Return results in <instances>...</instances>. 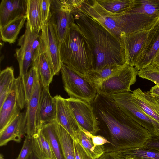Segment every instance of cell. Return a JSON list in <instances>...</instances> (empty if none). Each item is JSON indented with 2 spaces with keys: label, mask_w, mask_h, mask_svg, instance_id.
I'll list each match as a JSON object with an SVG mask.
<instances>
[{
  "label": "cell",
  "mask_w": 159,
  "mask_h": 159,
  "mask_svg": "<svg viewBox=\"0 0 159 159\" xmlns=\"http://www.w3.org/2000/svg\"><path fill=\"white\" fill-rule=\"evenodd\" d=\"M100 131L110 142L105 152H120L143 148L151 136L150 132L129 117L109 96L97 93L90 103Z\"/></svg>",
  "instance_id": "obj_1"
},
{
  "label": "cell",
  "mask_w": 159,
  "mask_h": 159,
  "mask_svg": "<svg viewBox=\"0 0 159 159\" xmlns=\"http://www.w3.org/2000/svg\"><path fill=\"white\" fill-rule=\"evenodd\" d=\"M75 23L86 38L92 54V70L126 63L122 43L98 21L77 9L72 11Z\"/></svg>",
  "instance_id": "obj_2"
},
{
  "label": "cell",
  "mask_w": 159,
  "mask_h": 159,
  "mask_svg": "<svg viewBox=\"0 0 159 159\" xmlns=\"http://www.w3.org/2000/svg\"><path fill=\"white\" fill-rule=\"evenodd\" d=\"M62 63L84 76L92 70V58L87 41L75 23L60 43Z\"/></svg>",
  "instance_id": "obj_3"
},
{
  "label": "cell",
  "mask_w": 159,
  "mask_h": 159,
  "mask_svg": "<svg viewBox=\"0 0 159 159\" xmlns=\"http://www.w3.org/2000/svg\"><path fill=\"white\" fill-rule=\"evenodd\" d=\"M123 16L125 33L149 30L159 20V0H134Z\"/></svg>",
  "instance_id": "obj_4"
},
{
  "label": "cell",
  "mask_w": 159,
  "mask_h": 159,
  "mask_svg": "<svg viewBox=\"0 0 159 159\" xmlns=\"http://www.w3.org/2000/svg\"><path fill=\"white\" fill-rule=\"evenodd\" d=\"M60 72L64 90L70 98L90 103L97 94L95 86L84 76L63 63Z\"/></svg>",
  "instance_id": "obj_5"
},
{
  "label": "cell",
  "mask_w": 159,
  "mask_h": 159,
  "mask_svg": "<svg viewBox=\"0 0 159 159\" xmlns=\"http://www.w3.org/2000/svg\"><path fill=\"white\" fill-rule=\"evenodd\" d=\"M40 33L31 31L26 21L25 32L18 40L17 45L20 47L16 49L14 54L19 64V76L21 79L26 74L29 67L40 53Z\"/></svg>",
  "instance_id": "obj_6"
},
{
  "label": "cell",
  "mask_w": 159,
  "mask_h": 159,
  "mask_svg": "<svg viewBox=\"0 0 159 159\" xmlns=\"http://www.w3.org/2000/svg\"><path fill=\"white\" fill-rule=\"evenodd\" d=\"M139 70L125 63L115 74L95 86L97 93L110 95L131 91V86L136 81Z\"/></svg>",
  "instance_id": "obj_7"
},
{
  "label": "cell",
  "mask_w": 159,
  "mask_h": 159,
  "mask_svg": "<svg viewBox=\"0 0 159 159\" xmlns=\"http://www.w3.org/2000/svg\"><path fill=\"white\" fill-rule=\"evenodd\" d=\"M131 94L130 92H126L108 96L114 99L125 114L148 130L151 136H159V122L136 105L132 101Z\"/></svg>",
  "instance_id": "obj_8"
},
{
  "label": "cell",
  "mask_w": 159,
  "mask_h": 159,
  "mask_svg": "<svg viewBox=\"0 0 159 159\" xmlns=\"http://www.w3.org/2000/svg\"><path fill=\"white\" fill-rule=\"evenodd\" d=\"M60 43L55 27L49 21L41 28L40 52L45 56L54 75L59 74L63 64L60 55Z\"/></svg>",
  "instance_id": "obj_9"
},
{
  "label": "cell",
  "mask_w": 159,
  "mask_h": 159,
  "mask_svg": "<svg viewBox=\"0 0 159 159\" xmlns=\"http://www.w3.org/2000/svg\"><path fill=\"white\" fill-rule=\"evenodd\" d=\"M26 105L20 77L15 78L12 89L0 107V132L20 113Z\"/></svg>",
  "instance_id": "obj_10"
},
{
  "label": "cell",
  "mask_w": 159,
  "mask_h": 159,
  "mask_svg": "<svg viewBox=\"0 0 159 159\" xmlns=\"http://www.w3.org/2000/svg\"><path fill=\"white\" fill-rule=\"evenodd\" d=\"M49 21L54 26L60 43L75 23L73 13L65 0H52Z\"/></svg>",
  "instance_id": "obj_11"
},
{
  "label": "cell",
  "mask_w": 159,
  "mask_h": 159,
  "mask_svg": "<svg viewBox=\"0 0 159 159\" xmlns=\"http://www.w3.org/2000/svg\"><path fill=\"white\" fill-rule=\"evenodd\" d=\"M66 99L81 129L96 135L100 129L90 104L80 99L70 98Z\"/></svg>",
  "instance_id": "obj_12"
},
{
  "label": "cell",
  "mask_w": 159,
  "mask_h": 159,
  "mask_svg": "<svg viewBox=\"0 0 159 159\" xmlns=\"http://www.w3.org/2000/svg\"><path fill=\"white\" fill-rule=\"evenodd\" d=\"M149 30L123 33L120 35V39L123 45L127 64L134 67L144 47Z\"/></svg>",
  "instance_id": "obj_13"
},
{
  "label": "cell",
  "mask_w": 159,
  "mask_h": 159,
  "mask_svg": "<svg viewBox=\"0 0 159 159\" xmlns=\"http://www.w3.org/2000/svg\"><path fill=\"white\" fill-rule=\"evenodd\" d=\"M56 101L51 96L49 88L43 87L36 117L38 132L44 125L56 120Z\"/></svg>",
  "instance_id": "obj_14"
},
{
  "label": "cell",
  "mask_w": 159,
  "mask_h": 159,
  "mask_svg": "<svg viewBox=\"0 0 159 159\" xmlns=\"http://www.w3.org/2000/svg\"><path fill=\"white\" fill-rule=\"evenodd\" d=\"M159 49V20L149 30L147 40L134 67L139 70L151 65Z\"/></svg>",
  "instance_id": "obj_15"
},
{
  "label": "cell",
  "mask_w": 159,
  "mask_h": 159,
  "mask_svg": "<svg viewBox=\"0 0 159 159\" xmlns=\"http://www.w3.org/2000/svg\"><path fill=\"white\" fill-rule=\"evenodd\" d=\"M53 97L57 106L56 120L73 139L75 134L80 128L69 106L66 99L58 94Z\"/></svg>",
  "instance_id": "obj_16"
},
{
  "label": "cell",
  "mask_w": 159,
  "mask_h": 159,
  "mask_svg": "<svg viewBox=\"0 0 159 159\" xmlns=\"http://www.w3.org/2000/svg\"><path fill=\"white\" fill-rule=\"evenodd\" d=\"M42 87L38 72L35 87L32 95L30 100L26 102V135L31 137H32L38 132L36 117Z\"/></svg>",
  "instance_id": "obj_17"
},
{
  "label": "cell",
  "mask_w": 159,
  "mask_h": 159,
  "mask_svg": "<svg viewBox=\"0 0 159 159\" xmlns=\"http://www.w3.org/2000/svg\"><path fill=\"white\" fill-rule=\"evenodd\" d=\"M25 112L20 113L0 132V146L6 145L10 141L20 142L26 134Z\"/></svg>",
  "instance_id": "obj_18"
},
{
  "label": "cell",
  "mask_w": 159,
  "mask_h": 159,
  "mask_svg": "<svg viewBox=\"0 0 159 159\" xmlns=\"http://www.w3.org/2000/svg\"><path fill=\"white\" fill-rule=\"evenodd\" d=\"M131 99L147 115L159 122V103L149 91H143L138 88L132 92Z\"/></svg>",
  "instance_id": "obj_19"
},
{
  "label": "cell",
  "mask_w": 159,
  "mask_h": 159,
  "mask_svg": "<svg viewBox=\"0 0 159 159\" xmlns=\"http://www.w3.org/2000/svg\"><path fill=\"white\" fill-rule=\"evenodd\" d=\"M26 0H2L0 4V28L15 18L25 15Z\"/></svg>",
  "instance_id": "obj_20"
},
{
  "label": "cell",
  "mask_w": 159,
  "mask_h": 159,
  "mask_svg": "<svg viewBox=\"0 0 159 159\" xmlns=\"http://www.w3.org/2000/svg\"><path fill=\"white\" fill-rule=\"evenodd\" d=\"M57 122L54 120L44 125L40 131L48 140L56 159H65L57 131Z\"/></svg>",
  "instance_id": "obj_21"
},
{
  "label": "cell",
  "mask_w": 159,
  "mask_h": 159,
  "mask_svg": "<svg viewBox=\"0 0 159 159\" xmlns=\"http://www.w3.org/2000/svg\"><path fill=\"white\" fill-rule=\"evenodd\" d=\"M26 20V15L17 17L0 28L1 39L9 44L15 43Z\"/></svg>",
  "instance_id": "obj_22"
},
{
  "label": "cell",
  "mask_w": 159,
  "mask_h": 159,
  "mask_svg": "<svg viewBox=\"0 0 159 159\" xmlns=\"http://www.w3.org/2000/svg\"><path fill=\"white\" fill-rule=\"evenodd\" d=\"M89 133L80 128L75 134L73 139L82 146L93 159H96L105 152V146H95Z\"/></svg>",
  "instance_id": "obj_23"
},
{
  "label": "cell",
  "mask_w": 159,
  "mask_h": 159,
  "mask_svg": "<svg viewBox=\"0 0 159 159\" xmlns=\"http://www.w3.org/2000/svg\"><path fill=\"white\" fill-rule=\"evenodd\" d=\"M26 21L31 31L39 33L42 28L40 11V0H26Z\"/></svg>",
  "instance_id": "obj_24"
},
{
  "label": "cell",
  "mask_w": 159,
  "mask_h": 159,
  "mask_svg": "<svg viewBox=\"0 0 159 159\" xmlns=\"http://www.w3.org/2000/svg\"><path fill=\"white\" fill-rule=\"evenodd\" d=\"M32 146L40 159H56L48 140L40 131L32 136Z\"/></svg>",
  "instance_id": "obj_25"
},
{
  "label": "cell",
  "mask_w": 159,
  "mask_h": 159,
  "mask_svg": "<svg viewBox=\"0 0 159 159\" xmlns=\"http://www.w3.org/2000/svg\"><path fill=\"white\" fill-rule=\"evenodd\" d=\"M33 64L37 68L43 87L49 88L55 75L45 55L43 53H40Z\"/></svg>",
  "instance_id": "obj_26"
},
{
  "label": "cell",
  "mask_w": 159,
  "mask_h": 159,
  "mask_svg": "<svg viewBox=\"0 0 159 159\" xmlns=\"http://www.w3.org/2000/svg\"><path fill=\"white\" fill-rule=\"evenodd\" d=\"M124 65H109L98 70H91L84 77L95 87L113 75Z\"/></svg>",
  "instance_id": "obj_27"
},
{
  "label": "cell",
  "mask_w": 159,
  "mask_h": 159,
  "mask_svg": "<svg viewBox=\"0 0 159 159\" xmlns=\"http://www.w3.org/2000/svg\"><path fill=\"white\" fill-rule=\"evenodd\" d=\"M15 78L12 66L8 67L0 74V107L11 90Z\"/></svg>",
  "instance_id": "obj_28"
},
{
  "label": "cell",
  "mask_w": 159,
  "mask_h": 159,
  "mask_svg": "<svg viewBox=\"0 0 159 159\" xmlns=\"http://www.w3.org/2000/svg\"><path fill=\"white\" fill-rule=\"evenodd\" d=\"M56 129L65 159H75L73 139L70 134L57 122Z\"/></svg>",
  "instance_id": "obj_29"
},
{
  "label": "cell",
  "mask_w": 159,
  "mask_h": 159,
  "mask_svg": "<svg viewBox=\"0 0 159 159\" xmlns=\"http://www.w3.org/2000/svg\"><path fill=\"white\" fill-rule=\"evenodd\" d=\"M104 9L109 12L119 14L127 11L133 5L134 0H96Z\"/></svg>",
  "instance_id": "obj_30"
},
{
  "label": "cell",
  "mask_w": 159,
  "mask_h": 159,
  "mask_svg": "<svg viewBox=\"0 0 159 159\" xmlns=\"http://www.w3.org/2000/svg\"><path fill=\"white\" fill-rule=\"evenodd\" d=\"M118 152L126 159H159V151L153 149L138 148Z\"/></svg>",
  "instance_id": "obj_31"
},
{
  "label": "cell",
  "mask_w": 159,
  "mask_h": 159,
  "mask_svg": "<svg viewBox=\"0 0 159 159\" xmlns=\"http://www.w3.org/2000/svg\"><path fill=\"white\" fill-rule=\"evenodd\" d=\"M38 71L36 66L33 64L26 74L22 78L26 102L30 99L35 87Z\"/></svg>",
  "instance_id": "obj_32"
},
{
  "label": "cell",
  "mask_w": 159,
  "mask_h": 159,
  "mask_svg": "<svg viewBox=\"0 0 159 159\" xmlns=\"http://www.w3.org/2000/svg\"><path fill=\"white\" fill-rule=\"evenodd\" d=\"M138 75L153 82L156 84H159V68L148 66L139 70Z\"/></svg>",
  "instance_id": "obj_33"
},
{
  "label": "cell",
  "mask_w": 159,
  "mask_h": 159,
  "mask_svg": "<svg viewBox=\"0 0 159 159\" xmlns=\"http://www.w3.org/2000/svg\"><path fill=\"white\" fill-rule=\"evenodd\" d=\"M52 0H40V11L42 27L49 20Z\"/></svg>",
  "instance_id": "obj_34"
},
{
  "label": "cell",
  "mask_w": 159,
  "mask_h": 159,
  "mask_svg": "<svg viewBox=\"0 0 159 159\" xmlns=\"http://www.w3.org/2000/svg\"><path fill=\"white\" fill-rule=\"evenodd\" d=\"M32 152V137L26 135L20 152L16 159H29Z\"/></svg>",
  "instance_id": "obj_35"
},
{
  "label": "cell",
  "mask_w": 159,
  "mask_h": 159,
  "mask_svg": "<svg viewBox=\"0 0 159 159\" xmlns=\"http://www.w3.org/2000/svg\"><path fill=\"white\" fill-rule=\"evenodd\" d=\"M74 145L75 159H93L82 146L74 140Z\"/></svg>",
  "instance_id": "obj_36"
},
{
  "label": "cell",
  "mask_w": 159,
  "mask_h": 159,
  "mask_svg": "<svg viewBox=\"0 0 159 159\" xmlns=\"http://www.w3.org/2000/svg\"><path fill=\"white\" fill-rule=\"evenodd\" d=\"M143 148L159 151V136H151L145 142Z\"/></svg>",
  "instance_id": "obj_37"
},
{
  "label": "cell",
  "mask_w": 159,
  "mask_h": 159,
  "mask_svg": "<svg viewBox=\"0 0 159 159\" xmlns=\"http://www.w3.org/2000/svg\"><path fill=\"white\" fill-rule=\"evenodd\" d=\"M89 135L95 146H103L107 143L110 144V142L102 136L93 135L90 133H89Z\"/></svg>",
  "instance_id": "obj_38"
},
{
  "label": "cell",
  "mask_w": 159,
  "mask_h": 159,
  "mask_svg": "<svg viewBox=\"0 0 159 159\" xmlns=\"http://www.w3.org/2000/svg\"><path fill=\"white\" fill-rule=\"evenodd\" d=\"M96 159H126L118 152H106Z\"/></svg>",
  "instance_id": "obj_39"
},
{
  "label": "cell",
  "mask_w": 159,
  "mask_h": 159,
  "mask_svg": "<svg viewBox=\"0 0 159 159\" xmlns=\"http://www.w3.org/2000/svg\"><path fill=\"white\" fill-rule=\"evenodd\" d=\"M149 92L159 103V86L156 84L151 88Z\"/></svg>",
  "instance_id": "obj_40"
},
{
  "label": "cell",
  "mask_w": 159,
  "mask_h": 159,
  "mask_svg": "<svg viewBox=\"0 0 159 159\" xmlns=\"http://www.w3.org/2000/svg\"><path fill=\"white\" fill-rule=\"evenodd\" d=\"M148 66L159 69V49L156 54L152 63Z\"/></svg>",
  "instance_id": "obj_41"
},
{
  "label": "cell",
  "mask_w": 159,
  "mask_h": 159,
  "mask_svg": "<svg viewBox=\"0 0 159 159\" xmlns=\"http://www.w3.org/2000/svg\"><path fill=\"white\" fill-rule=\"evenodd\" d=\"M29 159H40L35 154L33 151Z\"/></svg>",
  "instance_id": "obj_42"
},
{
  "label": "cell",
  "mask_w": 159,
  "mask_h": 159,
  "mask_svg": "<svg viewBox=\"0 0 159 159\" xmlns=\"http://www.w3.org/2000/svg\"><path fill=\"white\" fill-rule=\"evenodd\" d=\"M0 159H4L3 156L2 154H0Z\"/></svg>",
  "instance_id": "obj_43"
},
{
  "label": "cell",
  "mask_w": 159,
  "mask_h": 159,
  "mask_svg": "<svg viewBox=\"0 0 159 159\" xmlns=\"http://www.w3.org/2000/svg\"><path fill=\"white\" fill-rule=\"evenodd\" d=\"M156 85H157L159 86V84H157Z\"/></svg>",
  "instance_id": "obj_44"
},
{
  "label": "cell",
  "mask_w": 159,
  "mask_h": 159,
  "mask_svg": "<svg viewBox=\"0 0 159 159\" xmlns=\"http://www.w3.org/2000/svg\"></svg>",
  "instance_id": "obj_45"
}]
</instances>
